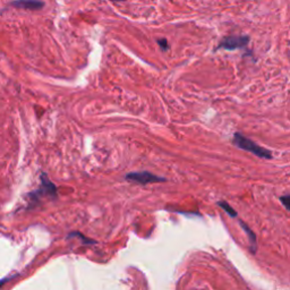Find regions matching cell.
Returning a JSON list of instances; mask_svg holds the SVG:
<instances>
[{
	"label": "cell",
	"instance_id": "obj_1",
	"mask_svg": "<svg viewBox=\"0 0 290 290\" xmlns=\"http://www.w3.org/2000/svg\"><path fill=\"white\" fill-rule=\"evenodd\" d=\"M232 143L237 148L244 150V151L253 153L254 156L261 158V159H272V153L262 146L254 143L252 139L247 138L240 133H235L232 136Z\"/></svg>",
	"mask_w": 290,
	"mask_h": 290
},
{
	"label": "cell",
	"instance_id": "obj_2",
	"mask_svg": "<svg viewBox=\"0 0 290 290\" xmlns=\"http://www.w3.org/2000/svg\"><path fill=\"white\" fill-rule=\"evenodd\" d=\"M250 43L248 35H229L224 37L218 44L217 50L225 49V50H236V49H245Z\"/></svg>",
	"mask_w": 290,
	"mask_h": 290
},
{
	"label": "cell",
	"instance_id": "obj_3",
	"mask_svg": "<svg viewBox=\"0 0 290 290\" xmlns=\"http://www.w3.org/2000/svg\"><path fill=\"white\" fill-rule=\"evenodd\" d=\"M126 179L137 184H142V185H146V184H152V183H160V182H164L165 180L164 178L158 177L149 171L130 172V174H128L126 176Z\"/></svg>",
	"mask_w": 290,
	"mask_h": 290
},
{
	"label": "cell",
	"instance_id": "obj_4",
	"mask_svg": "<svg viewBox=\"0 0 290 290\" xmlns=\"http://www.w3.org/2000/svg\"><path fill=\"white\" fill-rule=\"evenodd\" d=\"M12 6L29 10H37L43 8L44 2L41 0H15L12 2Z\"/></svg>",
	"mask_w": 290,
	"mask_h": 290
},
{
	"label": "cell",
	"instance_id": "obj_5",
	"mask_svg": "<svg viewBox=\"0 0 290 290\" xmlns=\"http://www.w3.org/2000/svg\"><path fill=\"white\" fill-rule=\"evenodd\" d=\"M240 225H242L244 231L247 233L248 239H250V242H251L252 253H256V246H258V243H256V236H255V233L253 231H252L250 228H248V226L246 224H244V222H240Z\"/></svg>",
	"mask_w": 290,
	"mask_h": 290
},
{
	"label": "cell",
	"instance_id": "obj_6",
	"mask_svg": "<svg viewBox=\"0 0 290 290\" xmlns=\"http://www.w3.org/2000/svg\"><path fill=\"white\" fill-rule=\"evenodd\" d=\"M218 205H219L221 209H224V210L226 211V212H227V213H228L229 216H230V217H232V218H236L237 216H238V213H237L236 211L233 210V209L231 208V206L228 204L227 202H225V201H220V202H218Z\"/></svg>",
	"mask_w": 290,
	"mask_h": 290
},
{
	"label": "cell",
	"instance_id": "obj_7",
	"mask_svg": "<svg viewBox=\"0 0 290 290\" xmlns=\"http://www.w3.org/2000/svg\"><path fill=\"white\" fill-rule=\"evenodd\" d=\"M280 201L282 204L285 205V208L290 211V195H286V196H281Z\"/></svg>",
	"mask_w": 290,
	"mask_h": 290
},
{
	"label": "cell",
	"instance_id": "obj_8",
	"mask_svg": "<svg viewBox=\"0 0 290 290\" xmlns=\"http://www.w3.org/2000/svg\"><path fill=\"white\" fill-rule=\"evenodd\" d=\"M158 44L161 47V49H162L163 51H167L169 49V44H168V41L165 39H160L158 40Z\"/></svg>",
	"mask_w": 290,
	"mask_h": 290
},
{
	"label": "cell",
	"instance_id": "obj_9",
	"mask_svg": "<svg viewBox=\"0 0 290 290\" xmlns=\"http://www.w3.org/2000/svg\"><path fill=\"white\" fill-rule=\"evenodd\" d=\"M114 1H123V0H114Z\"/></svg>",
	"mask_w": 290,
	"mask_h": 290
}]
</instances>
